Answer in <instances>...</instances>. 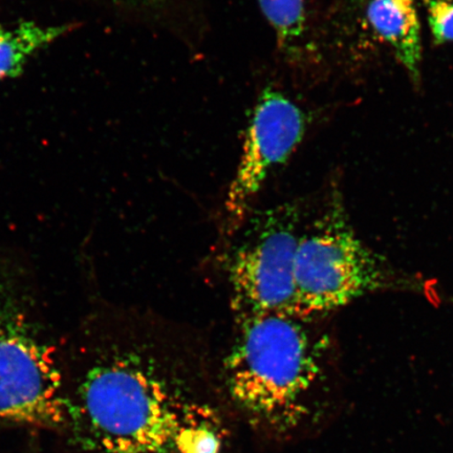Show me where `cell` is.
Instances as JSON below:
<instances>
[{"mask_svg":"<svg viewBox=\"0 0 453 453\" xmlns=\"http://www.w3.org/2000/svg\"><path fill=\"white\" fill-rule=\"evenodd\" d=\"M172 349L119 345L96 364L81 407L101 453H230L234 429L217 387Z\"/></svg>","mask_w":453,"mask_h":453,"instance_id":"cell-1","label":"cell"},{"mask_svg":"<svg viewBox=\"0 0 453 453\" xmlns=\"http://www.w3.org/2000/svg\"><path fill=\"white\" fill-rule=\"evenodd\" d=\"M308 319L270 313L237 320L217 389L230 415L265 440L303 437L326 416L325 368Z\"/></svg>","mask_w":453,"mask_h":453,"instance_id":"cell-2","label":"cell"},{"mask_svg":"<svg viewBox=\"0 0 453 453\" xmlns=\"http://www.w3.org/2000/svg\"><path fill=\"white\" fill-rule=\"evenodd\" d=\"M9 269L0 263V418L59 428L69 407L58 361Z\"/></svg>","mask_w":453,"mask_h":453,"instance_id":"cell-3","label":"cell"},{"mask_svg":"<svg viewBox=\"0 0 453 453\" xmlns=\"http://www.w3.org/2000/svg\"><path fill=\"white\" fill-rule=\"evenodd\" d=\"M387 260L355 234L335 202L300 234L294 281V315L337 310L365 294L395 286Z\"/></svg>","mask_w":453,"mask_h":453,"instance_id":"cell-4","label":"cell"},{"mask_svg":"<svg viewBox=\"0 0 453 453\" xmlns=\"http://www.w3.org/2000/svg\"><path fill=\"white\" fill-rule=\"evenodd\" d=\"M302 219L294 205L276 206L255 217L232 254V307L236 319L293 313L296 257Z\"/></svg>","mask_w":453,"mask_h":453,"instance_id":"cell-5","label":"cell"},{"mask_svg":"<svg viewBox=\"0 0 453 453\" xmlns=\"http://www.w3.org/2000/svg\"><path fill=\"white\" fill-rule=\"evenodd\" d=\"M304 127L303 111L287 96L273 89L260 96L226 198L230 231L241 228L265 179L290 157L303 137Z\"/></svg>","mask_w":453,"mask_h":453,"instance_id":"cell-6","label":"cell"},{"mask_svg":"<svg viewBox=\"0 0 453 453\" xmlns=\"http://www.w3.org/2000/svg\"><path fill=\"white\" fill-rule=\"evenodd\" d=\"M368 20L393 49L396 59L418 81L420 77L422 42L420 21L413 0H372Z\"/></svg>","mask_w":453,"mask_h":453,"instance_id":"cell-7","label":"cell"},{"mask_svg":"<svg viewBox=\"0 0 453 453\" xmlns=\"http://www.w3.org/2000/svg\"><path fill=\"white\" fill-rule=\"evenodd\" d=\"M65 27L26 22L0 26V79L16 76L27 62L65 32Z\"/></svg>","mask_w":453,"mask_h":453,"instance_id":"cell-8","label":"cell"},{"mask_svg":"<svg viewBox=\"0 0 453 453\" xmlns=\"http://www.w3.org/2000/svg\"><path fill=\"white\" fill-rule=\"evenodd\" d=\"M258 3L280 47L286 50L296 47L304 31L305 0H258Z\"/></svg>","mask_w":453,"mask_h":453,"instance_id":"cell-9","label":"cell"},{"mask_svg":"<svg viewBox=\"0 0 453 453\" xmlns=\"http://www.w3.org/2000/svg\"><path fill=\"white\" fill-rule=\"evenodd\" d=\"M428 22L435 41L453 42V0H432L428 5Z\"/></svg>","mask_w":453,"mask_h":453,"instance_id":"cell-10","label":"cell"}]
</instances>
